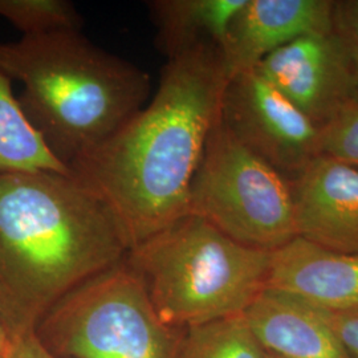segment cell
<instances>
[{"label":"cell","instance_id":"obj_19","mask_svg":"<svg viewBox=\"0 0 358 358\" xmlns=\"http://www.w3.org/2000/svg\"><path fill=\"white\" fill-rule=\"evenodd\" d=\"M325 319L352 358H358V309L332 312L324 309Z\"/></svg>","mask_w":358,"mask_h":358},{"label":"cell","instance_id":"obj_15","mask_svg":"<svg viewBox=\"0 0 358 358\" xmlns=\"http://www.w3.org/2000/svg\"><path fill=\"white\" fill-rule=\"evenodd\" d=\"M179 358H268L243 315L186 328Z\"/></svg>","mask_w":358,"mask_h":358},{"label":"cell","instance_id":"obj_3","mask_svg":"<svg viewBox=\"0 0 358 358\" xmlns=\"http://www.w3.org/2000/svg\"><path fill=\"white\" fill-rule=\"evenodd\" d=\"M0 69L22 84L17 101L63 165L106 141L149 101L150 76L81 31L0 43Z\"/></svg>","mask_w":358,"mask_h":358},{"label":"cell","instance_id":"obj_13","mask_svg":"<svg viewBox=\"0 0 358 358\" xmlns=\"http://www.w3.org/2000/svg\"><path fill=\"white\" fill-rule=\"evenodd\" d=\"M247 0H152L155 44L167 60L202 44L220 48Z\"/></svg>","mask_w":358,"mask_h":358},{"label":"cell","instance_id":"obj_17","mask_svg":"<svg viewBox=\"0 0 358 358\" xmlns=\"http://www.w3.org/2000/svg\"><path fill=\"white\" fill-rule=\"evenodd\" d=\"M321 154L358 167V103L321 128Z\"/></svg>","mask_w":358,"mask_h":358},{"label":"cell","instance_id":"obj_6","mask_svg":"<svg viewBox=\"0 0 358 358\" xmlns=\"http://www.w3.org/2000/svg\"><path fill=\"white\" fill-rule=\"evenodd\" d=\"M187 214L238 243L271 252L297 236L289 183L244 146L220 117L194 174Z\"/></svg>","mask_w":358,"mask_h":358},{"label":"cell","instance_id":"obj_12","mask_svg":"<svg viewBox=\"0 0 358 358\" xmlns=\"http://www.w3.org/2000/svg\"><path fill=\"white\" fill-rule=\"evenodd\" d=\"M260 345L279 358H352L324 309L296 294L266 288L243 313Z\"/></svg>","mask_w":358,"mask_h":358},{"label":"cell","instance_id":"obj_9","mask_svg":"<svg viewBox=\"0 0 358 358\" xmlns=\"http://www.w3.org/2000/svg\"><path fill=\"white\" fill-rule=\"evenodd\" d=\"M289 186L297 236L358 254V167L319 155Z\"/></svg>","mask_w":358,"mask_h":358},{"label":"cell","instance_id":"obj_7","mask_svg":"<svg viewBox=\"0 0 358 358\" xmlns=\"http://www.w3.org/2000/svg\"><path fill=\"white\" fill-rule=\"evenodd\" d=\"M220 120L282 177H296L322 155L321 129L256 71L229 78Z\"/></svg>","mask_w":358,"mask_h":358},{"label":"cell","instance_id":"obj_11","mask_svg":"<svg viewBox=\"0 0 358 358\" xmlns=\"http://www.w3.org/2000/svg\"><path fill=\"white\" fill-rule=\"evenodd\" d=\"M267 287L325 310L358 309V254L333 251L296 236L272 251Z\"/></svg>","mask_w":358,"mask_h":358},{"label":"cell","instance_id":"obj_20","mask_svg":"<svg viewBox=\"0 0 358 358\" xmlns=\"http://www.w3.org/2000/svg\"><path fill=\"white\" fill-rule=\"evenodd\" d=\"M11 358H60L52 355L38 341L35 332L26 333L17 337Z\"/></svg>","mask_w":358,"mask_h":358},{"label":"cell","instance_id":"obj_23","mask_svg":"<svg viewBox=\"0 0 358 358\" xmlns=\"http://www.w3.org/2000/svg\"><path fill=\"white\" fill-rule=\"evenodd\" d=\"M0 358H7V357H3V356H0Z\"/></svg>","mask_w":358,"mask_h":358},{"label":"cell","instance_id":"obj_18","mask_svg":"<svg viewBox=\"0 0 358 358\" xmlns=\"http://www.w3.org/2000/svg\"><path fill=\"white\" fill-rule=\"evenodd\" d=\"M333 31L343 43L358 77V1L334 4Z\"/></svg>","mask_w":358,"mask_h":358},{"label":"cell","instance_id":"obj_5","mask_svg":"<svg viewBox=\"0 0 358 358\" xmlns=\"http://www.w3.org/2000/svg\"><path fill=\"white\" fill-rule=\"evenodd\" d=\"M183 333L159 319L125 259L66 294L35 328L60 358H179Z\"/></svg>","mask_w":358,"mask_h":358},{"label":"cell","instance_id":"obj_2","mask_svg":"<svg viewBox=\"0 0 358 358\" xmlns=\"http://www.w3.org/2000/svg\"><path fill=\"white\" fill-rule=\"evenodd\" d=\"M129 250L115 214L72 173H0V312L16 338Z\"/></svg>","mask_w":358,"mask_h":358},{"label":"cell","instance_id":"obj_8","mask_svg":"<svg viewBox=\"0 0 358 358\" xmlns=\"http://www.w3.org/2000/svg\"><path fill=\"white\" fill-rule=\"evenodd\" d=\"M254 71L320 129L358 103L357 75L333 29L296 38Z\"/></svg>","mask_w":358,"mask_h":358},{"label":"cell","instance_id":"obj_4","mask_svg":"<svg viewBox=\"0 0 358 358\" xmlns=\"http://www.w3.org/2000/svg\"><path fill=\"white\" fill-rule=\"evenodd\" d=\"M159 319L186 329L242 315L267 288L272 252L235 242L186 214L129 250Z\"/></svg>","mask_w":358,"mask_h":358},{"label":"cell","instance_id":"obj_21","mask_svg":"<svg viewBox=\"0 0 358 358\" xmlns=\"http://www.w3.org/2000/svg\"><path fill=\"white\" fill-rule=\"evenodd\" d=\"M16 340L17 338L13 336L10 327L7 325V322L0 312V356L11 358Z\"/></svg>","mask_w":358,"mask_h":358},{"label":"cell","instance_id":"obj_14","mask_svg":"<svg viewBox=\"0 0 358 358\" xmlns=\"http://www.w3.org/2000/svg\"><path fill=\"white\" fill-rule=\"evenodd\" d=\"M15 171L71 174L29 124L13 93V80L0 69V173Z\"/></svg>","mask_w":358,"mask_h":358},{"label":"cell","instance_id":"obj_16","mask_svg":"<svg viewBox=\"0 0 358 358\" xmlns=\"http://www.w3.org/2000/svg\"><path fill=\"white\" fill-rule=\"evenodd\" d=\"M0 17L22 36L81 31V16L68 0H0Z\"/></svg>","mask_w":358,"mask_h":358},{"label":"cell","instance_id":"obj_1","mask_svg":"<svg viewBox=\"0 0 358 358\" xmlns=\"http://www.w3.org/2000/svg\"><path fill=\"white\" fill-rule=\"evenodd\" d=\"M229 77L217 45L169 59L150 101L69 170L110 208L130 248L187 214Z\"/></svg>","mask_w":358,"mask_h":358},{"label":"cell","instance_id":"obj_10","mask_svg":"<svg viewBox=\"0 0 358 358\" xmlns=\"http://www.w3.org/2000/svg\"><path fill=\"white\" fill-rule=\"evenodd\" d=\"M334 4L325 0H247L219 48L227 77L254 71L272 52L296 38L331 32Z\"/></svg>","mask_w":358,"mask_h":358},{"label":"cell","instance_id":"obj_22","mask_svg":"<svg viewBox=\"0 0 358 358\" xmlns=\"http://www.w3.org/2000/svg\"><path fill=\"white\" fill-rule=\"evenodd\" d=\"M268 358H279V357H275V356H272V355H269V353H268Z\"/></svg>","mask_w":358,"mask_h":358}]
</instances>
